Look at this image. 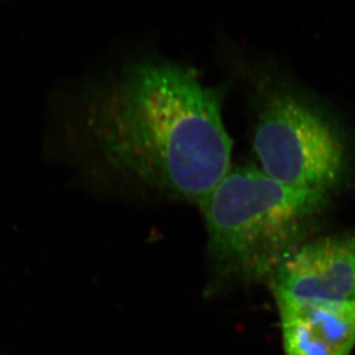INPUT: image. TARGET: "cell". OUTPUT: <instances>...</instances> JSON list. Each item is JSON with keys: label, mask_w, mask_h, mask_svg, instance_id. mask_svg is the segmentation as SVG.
I'll return each instance as SVG.
<instances>
[{"label": "cell", "mask_w": 355, "mask_h": 355, "mask_svg": "<svg viewBox=\"0 0 355 355\" xmlns=\"http://www.w3.org/2000/svg\"><path fill=\"white\" fill-rule=\"evenodd\" d=\"M223 92L194 69L132 62L80 92L83 133L104 164L142 187L201 205L231 170Z\"/></svg>", "instance_id": "cell-1"}, {"label": "cell", "mask_w": 355, "mask_h": 355, "mask_svg": "<svg viewBox=\"0 0 355 355\" xmlns=\"http://www.w3.org/2000/svg\"><path fill=\"white\" fill-rule=\"evenodd\" d=\"M327 200L328 191L288 186L260 168H231L198 205L217 275L241 283L272 275Z\"/></svg>", "instance_id": "cell-2"}, {"label": "cell", "mask_w": 355, "mask_h": 355, "mask_svg": "<svg viewBox=\"0 0 355 355\" xmlns=\"http://www.w3.org/2000/svg\"><path fill=\"white\" fill-rule=\"evenodd\" d=\"M253 150L261 171L283 184L328 191L345 168V144L331 121L294 89L250 62Z\"/></svg>", "instance_id": "cell-3"}, {"label": "cell", "mask_w": 355, "mask_h": 355, "mask_svg": "<svg viewBox=\"0 0 355 355\" xmlns=\"http://www.w3.org/2000/svg\"><path fill=\"white\" fill-rule=\"evenodd\" d=\"M271 276L279 315L315 304L355 300V234L297 247Z\"/></svg>", "instance_id": "cell-4"}, {"label": "cell", "mask_w": 355, "mask_h": 355, "mask_svg": "<svg viewBox=\"0 0 355 355\" xmlns=\"http://www.w3.org/2000/svg\"><path fill=\"white\" fill-rule=\"evenodd\" d=\"M286 355H349L355 345V300L280 315Z\"/></svg>", "instance_id": "cell-5"}]
</instances>
